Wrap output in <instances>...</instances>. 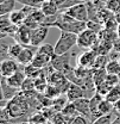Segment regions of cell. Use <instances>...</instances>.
Here are the masks:
<instances>
[{
    "mask_svg": "<svg viewBox=\"0 0 120 124\" xmlns=\"http://www.w3.org/2000/svg\"><path fill=\"white\" fill-rule=\"evenodd\" d=\"M51 28H57L61 31H67V32H71V33L78 35L83 30L87 29V22L77 20V19L68 16L64 12H61L57 20L52 24Z\"/></svg>",
    "mask_w": 120,
    "mask_h": 124,
    "instance_id": "obj_1",
    "label": "cell"
},
{
    "mask_svg": "<svg viewBox=\"0 0 120 124\" xmlns=\"http://www.w3.org/2000/svg\"><path fill=\"white\" fill-rule=\"evenodd\" d=\"M29 101L26 99L25 95H23V93L17 94L14 98L10 99L7 101V105L5 106L10 118H18L20 116H24L29 112Z\"/></svg>",
    "mask_w": 120,
    "mask_h": 124,
    "instance_id": "obj_2",
    "label": "cell"
},
{
    "mask_svg": "<svg viewBox=\"0 0 120 124\" xmlns=\"http://www.w3.org/2000/svg\"><path fill=\"white\" fill-rule=\"evenodd\" d=\"M75 46H77V35L67 32V31H61L60 38L55 43V54L56 55H63L69 53Z\"/></svg>",
    "mask_w": 120,
    "mask_h": 124,
    "instance_id": "obj_3",
    "label": "cell"
},
{
    "mask_svg": "<svg viewBox=\"0 0 120 124\" xmlns=\"http://www.w3.org/2000/svg\"><path fill=\"white\" fill-rule=\"evenodd\" d=\"M99 42V33L95 31L86 29L77 35V46L82 49H93V46Z\"/></svg>",
    "mask_w": 120,
    "mask_h": 124,
    "instance_id": "obj_4",
    "label": "cell"
},
{
    "mask_svg": "<svg viewBox=\"0 0 120 124\" xmlns=\"http://www.w3.org/2000/svg\"><path fill=\"white\" fill-rule=\"evenodd\" d=\"M70 62V54L67 53V54H63V55H56L55 57H52V60L50 62V66L55 69V70H58L62 72L63 74H68L73 70V68L70 67L69 64Z\"/></svg>",
    "mask_w": 120,
    "mask_h": 124,
    "instance_id": "obj_5",
    "label": "cell"
},
{
    "mask_svg": "<svg viewBox=\"0 0 120 124\" xmlns=\"http://www.w3.org/2000/svg\"><path fill=\"white\" fill-rule=\"evenodd\" d=\"M64 13H67L68 16L75 18L77 20L81 22H88L89 20V13H88V6L85 2H78L74 5L73 7L68 8L67 11H64Z\"/></svg>",
    "mask_w": 120,
    "mask_h": 124,
    "instance_id": "obj_6",
    "label": "cell"
},
{
    "mask_svg": "<svg viewBox=\"0 0 120 124\" xmlns=\"http://www.w3.org/2000/svg\"><path fill=\"white\" fill-rule=\"evenodd\" d=\"M96 57H98V54L93 49H86L77 56L76 63H77V66H81V67H85L88 69H93L95 66Z\"/></svg>",
    "mask_w": 120,
    "mask_h": 124,
    "instance_id": "obj_7",
    "label": "cell"
},
{
    "mask_svg": "<svg viewBox=\"0 0 120 124\" xmlns=\"http://www.w3.org/2000/svg\"><path fill=\"white\" fill-rule=\"evenodd\" d=\"M49 26L45 25H39L36 29H32L31 31V46H39L44 43L45 38L48 37L49 33Z\"/></svg>",
    "mask_w": 120,
    "mask_h": 124,
    "instance_id": "obj_8",
    "label": "cell"
},
{
    "mask_svg": "<svg viewBox=\"0 0 120 124\" xmlns=\"http://www.w3.org/2000/svg\"><path fill=\"white\" fill-rule=\"evenodd\" d=\"M18 69H19V62L17 61L15 59L7 57V59H5V60L1 61V64H0L1 77H4V78L11 77L12 74H14Z\"/></svg>",
    "mask_w": 120,
    "mask_h": 124,
    "instance_id": "obj_9",
    "label": "cell"
},
{
    "mask_svg": "<svg viewBox=\"0 0 120 124\" xmlns=\"http://www.w3.org/2000/svg\"><path fill=\"white\" fill-rule=\"evenodd\" d=\"M31 31L32 29L28 28L25 24H23L18 28L13 38L23 46H31Z\"/></svg>",
    "mask_w": 120,
    "mask_h": 124,
    "instance_id": "obj_10",
    "label": "cell"
},
{
    "mask_svg": "<svg viewBox=\"0 0 120 124\" xmlns=\"http://www.w3.org/2000/svg\"><path fill=\"white\" fill-rule=\"evenodd\" d=\"M37 49H38V46H25L23 49V51L20 53V55L18 56V59H17L19 64H21V66L30 64L32 60H33V57H35V55H36V53H37Z\"/></svg>",
    "mask_w": 120,
    "mask_h": 124,
    "instance_id": "obj_11",
    "label": "cell"
},
{
    "mask_svg": "<svg viewBox=\"0 0 120 124\" xmlns=\"http://www.w3.org/2000/svg\"><path fill=\"white\" fill-rule=\"evenodd\" d=\"M75 105L77 112L81 116H85L86 118H88L89 121H92V113H90V106H89V98H80L75 101H73Z\"/></svg>",
    "mask_w": 120,
    "mask_h": 124,
    "instance_id": "obj_12",
    "label": "cell"
},
{
    "mask_svg": "<svg viewBox=\"0 0 120 124\" xmlns=\"http://www.w3.org/2000/svg\"><path fill=\"white\" fill-rule=\"evenodd\" d=\"M65 97L68 98L69 101H75L77 99L85 97V91L80 85H77L75 82H70V85L65 92Z\"/></svg>",
    "mask_w": 120,
    "mask_h": 124,
    "instance_id": "obj_13",
    "label": "cell"
},
{
    "mask_svg": "<svg viewBox=\"0 0 120 124\" xmlns=\"http://www.w3.org/2000/svg\"><path fill=\"white\" fill-rule=\"evenodd\" d=\"M25 79H26V74H25L24 69H18L14 74H12L11 77L6 78V81H7V84L10 86L20 90L21 86H23V82L25 81Z\"/></svg>",
    "mask_w": 120,
    "mask_h": 124,
    "instance_id": "obj_14",
    "label": "cell"
},
{
    "mask_svg": "<svg viewBox=\"0 0 120 124\" xmlns=\"http://www.w3.org/2000/svg\"><path fill=\"white\" fill-rule=\"evenodd\" d=\"M104 99L102 95H100L99 93H95L92 98H89V106H90V113H92V122H94L96 118L101 117V113H100V103L101 100Z\"/></svg>",
    "mask_w": 120,
    "mask_h": 124,
    "instance_id": "obj_15",
    "label": "cell"
},
{
    "mask_svg": "<svg viewBox=\"0 0 120 124\" xmlns=\"http://www.w3.org/2000/svg\"><path fill=\"white\" fill-rule=\"evenodd\" d=\"M17 94H19V90L10 86L7 84V81H6V78L2 77V82H1V99L10 100V99L14 98Z\"/></svg>",
    "mask_w": 120,
    "mask_h": 124,
    "instance_id": "obj_16",
    "label": "cell"
},
{
    "mask_svg": "<svg viewBox=\"0 0 120 124\" xmlns=\"http://www.w3.org/2000/svg\"><path fill=\"white\" fill-rule=\"evenodd\" d=\"M51 60H52V59L49 57V56H46V55H43V54H41V53H36V55H35L33 60L31 62V64L35 66V67L38 68V69H44L48 66H50Z\"/></svg>",
    "mask_w": 120,
    "mask_h": 124,
    "instance_id": "obj_17",
    "label": "cell"
},
{
    "mask_svg": "<svg viewBox=\"0 0 120 124\" xmlns=\"http://www.w3.org/2000/svg\"><path fill=\"white\" fill-rule=\"evenodd\" d=\"M41 10L43 11V13H44L46 17L60 13L58 7H57V6H56V5H55V4H54L51 0H45L44 2L42 4V6H41Z\"/></svg>",
    "mask_w": 120,
    "mask_h": 124,
    "instance_id": "obj_18",
    "label": "cell"
},
{
    "mask_svg": "<svg viewBox=\"0 0 120 124\" xmlns=\"http://www.w3.org/2000/svg\"><path fill=\"white\" fill-rule=\"evenodd\" d=\"M107 75V70L106 68H93L92 69V77L95 82V86L100 85L101 82H104Z\"/></svg>",
    "mask_w": 120,
    "mask_h": 124,
    "instance_id": "obj_19",
    "label": "cell"
},
{
    "mask_svg": "<svg viewBox=\"0 0 120 124\" xmlns=\"http://www.w3.org/2000/svg\"><path fill=\"white\" fill-rule=\"evenodd\" d=\"M17 0H5L0 2V16L10 15L11 12L14 11V6Z\"/></svg>",
    "mask_w": 120,
    "mask_h": 124,
    "instance_id": "obj_20",
    "label": "cell"
},
{
    "mask_svg": "<svg viewBox=\"0 0 120 124\" xmlns=\"http://www.w3.org/2000/svg\"><path fill=\"white\" fill-rule=\"evenodd\" d=\"M61 113L67 118V121H68L69 118H73V117H75V116H77V115H80V113L77 112V110H76L75 105H74V103H73V101H69L64 108H62Z\"/></svg>",
    "mask_w": 120,
    "mask_h": 124,
    "instance_id": "obj_21",
    "label": "cell"
},
{
    "mask_svg": "<svg viewBox=\"0 0 120 124\" xmlns=\"http://www.w3.org/2000/svg\"><path fill=\"white\" fill-rule=\"evenodd\" d=\"M25 19H26V16L24 15V12L21 10L20 11H13V12L10 13V20L14 25H17V26L23 25L24 22H25Z\"/></svg>",
    "mask_w": 120,
    "mask_h": 124,
    "instance_id": "obj_22",
    "label": "cell"
},
{
    "mask_svg": "<svg viewBox=\"0 0 120 124\" xmlns=\"http://www.w3.org/2000/svg\"><path fill=\"white\" fill-rule=\"evenodd\" d=\"M99 110H100V113L101 116H105V115H109L112 112H114V104L112 101H109L108 99L104 98L100 103V106H99Z\"/></svg>",
    "mask_w": 120,
    "mask_h": 124,
    "instance_id": "obj_23",
    "label": "cell"
},
{
    "mask_svg": "<svg viewBox=\"0 0 120 124\" xmlns=\"http://www.w3.org/2000/svg\"><path fill=\"white\" fill-rule=\"evenodd\" d=\"M25 46H23V44H20L19 42L14 41V42L11 44L10 49H8V56L17 60V59H18V56L20 55V53L23 51V49H24Z\"/></svg>",
    "mask_w": 120,
    "mask_h": 124,
    "instance_id": "obj_24",
    "label": "cell"
},
{
    "mask_svg": "<svg viewBox=\"0 0 120 124\" xmlns=\"http://www.w3.org/2000/svg\"><path fill=\"white\" fill-rule=\"evenodd\" d=\"M37 53H41L43 55H46V56H49L51 59L56 56V54H55V46H52L51 44H49V43H43L42 46H39L38 49H37Z\"/></svg>",
    "mask_w": 120,
    "mask_h": 124,
    "instance_id": "obj_25",
    "label": "cell"
},
{
    "mask_svg": "<svg viewBox=\"0 0 120 124\" xmlns=\"http://www.w3.org/2000/svg\"><path fill=\"white\" fill-rule=\"evenodd\" d=\"M115 117H117V112L114 111V112H112L109 115H105V116H101V117L96 118L93 122V124H113Z\"/></svg>",
    "mask_w": 120,
    "mask_h": 124,
    "instance_id": "obj_26",
    "label": "cell"
},
{
    "mask_svg": "<svg viewBox=\"0 0 120 124\" xmlns=\"http://www.w3.org/2000/svg\"><path fill=\"white\" fill-rule=\"evenodd\" d=\"M106 99H108L109 101H112L113 104H115L120 99V84L112 87V90L109 91V93L106 95Z\"/></svg>",
    "mask_w": 120,
    "mask_h": 124,
    "instance_id": "obj_27",
    "label": "cell"
},
{
    "mask_svg": "<svg viewBox=\"0 0 120 124\" xmlns=\"http://www.w3.org/2000/svg\"><path fill=\"white\" fill-rule=\"evenodd\" d=\"M24 68V72H25V74H26V77L29 78H33V79H36V78L39 77V74L42 73V69H38V68H36L35 66H32V64H28V66H23Z\"/></svg>",
    "mask_w": 120,
    "mask_h": 124,
    "instance_id": "obj_28",
    "label": "cell"
},
{
    "mask_svg": "<svg viewBox=\"0 0 120 124\" xmlns=\"http://www.w3.org/2000/svg\"><path fill=\"white\" fill-rule=\"evenodd\" d=\"M106 70L108 74H118L120 73V63L118 60H111L106 66Z\"/></svg>",
    "mask_w": 120,
    "mask_h": 124,
    "instance_id": "obj_29",
    "label": "cell"
},
{
    "mask_svg": "<svg viewBox=\"0 0 120 124\" xmlns=\"http://www.w3.org/2000/svg\"><path fill=\"white\" fill-rule=\"evenodd\" d=\"M35 86H36V80L33 78L26 77L20 90H21V92H32L35 90Z\"/></svg>",
    "mask_w": 120,
    "mask_h": 124,
    "instance_id": "obj_30",
    "label": "cell"
},
{
    "mask_svg": "<svg viewBox=\"0 0 120 124\" xmlns=\"http://www.w3.org/2000/svg\"><path fill=\"white\" fill-rule=\"evenodd\" d=\"M67 124H93L92 121H89L88 118H86L85 116H81V115H77L73 118H69Z\"/></svg>",
    "mask_w": 120,
    "mask_h": 124,
    "instance_id": "obj_31",
    "label": "cell"
},
{
    "mask_svg": "<svg viewBox=\"0 0 120 124\" xmlns=\"http://www.w3.org/2000/svg\"><path fill=\"white\" fill-rule=\"evenodd\" d=\"M112 90V86L109 84H107L106 81L101 82L100 85L96 86V93H99L100 95H102L104 98H106V95L109 93V91Z\"/></svg>",
    "mask_w": 120,
    "mask_h": 124,
    "instance_id": "obj_32",
    "label": "cell"
},
{
    "mask_svg": "<svg viewBox=\"0 0 120 124\" xmlns=\"http://www.w3.org/2000/svg\"><path fill=\"white\" fill-rule=\"evenodd\" d=\"M109 61H111V59L108 55H98L94 68H106L107 63Z\"/></svg>",
    "mask_w": 120,
    "mask_h": 124,
    "instance_id": "obj_33",
    "label": "cell"
},
{
    "mask_svg": "<svg viewBox=\"0 0 120 124\" xmlns=\"http://www.w3.org/2000/svg\"><path fill=\"white\" fill-rule=\"evenodd\" d=\"M106 8H108L113 13H119L120 12V0H108L106 2Z\"/></svg>",
    "mask_w": 120,
    "mask_h": 124,
    "instance_id": "obj_34",
    "label": "cell"
},
{
    "mask_svg": "<svg viewBox=\"0 0 120 124\" xmlns=\"http://www.w3.org/2000/svg\"><path fill=\"white\" fill-rule=\"evenodd\" d=\"M46 122V118L44 117V115L39 113H35L29 118V123L30 124H44Z\"/></svg>",
    "mask_w": 120,
    "mask_h": 124,
    "instance_id": "obj_35",
    "label": "cell"
},
{
    "mask_svg": "<svg viewBox=\"0 0 120 124\" xmlns=\"http://www.w3.org/2000/svg\"><path fill=\"white\" fill-rule=\"evenodd\" d=\"M105 81L107 84H109L112 87H114V86H117V85L120 84V78L118 74H108V73H107Z\"/></svg>",
    "mask_w": 120,
    "mask_h": 124,
    "instance_id": "obj_36",
    "label": "cell"
},
{
    "mask_svg": "<svg viewBox=\"0 0 120 124\" xmlns=\"http://www.w3.org/2000/svg\"><path fill=\"white\" fill-rule=\"evenodd\" d=\"M45 0H17V2H20L23 5H28V6H32L36 8H41L42 4Z\"/></svg>",
    "mask_w": 120,
    "mask_h": 124,
    "instance_id": "obj_37",
    "label": "cell"
},
{
    "mask_svg": "<svg viewBox=\"0 0 120 124\" xmlns=\"http://www.w3.org/2000/svg\"><path fill=\"white\" fill-rule=\"evenodd\" d=\"M36 10V7H32V6H28V5H24V7L21 8V11L24 12V15L26 16V17H29V16L33 12Z\"/></svg>",
    "mask_w": 120,
    "mask_h": 124,
    "instance_id": "obj_38",
    "label": "cell"
},
{
    "mask_svg": "<svg viewBox=\"0 0 120 124\" xmlns=\"http://www.w3.org/2000/svg\"><path fill=\"white\" fill-rule=\"evenodd\" d=\"M57 7H58V10H60V12L62 11V8H63V6L65 5V2L68 1V0H51Z\"/></svg>",
    "mask_w": 120,
    "mask_h": 124,
    "instance_id": "obj_39",
    "label": "cell"
},
{
    "mask_svg": "<svg viewBox=\"0 0 120 124\" xmlns=\"http://www.w3.org/2000/svg\"><path fill=\"white\" fill-rule=\"evenodd\" d=\"M113 49L114 50H117L118 53H120V38H115L114 39V42H113Z\"/></svg>",
    "mask_w": 120,
    "mask_h": 124,
    "instance_id": "obj_40",
    "label": "cell"
},
{
    "mask_svg": "<svg viewBox=\"0 0 120 124\" xmlns=\"http://www.w3.org/2000/svg\"><path fill=\"white\" fill-rule=\"evenodd\" d=\"M114 111H115L117 113H120V99L114 104Z\"/></svg>",
    "mask_w": 120,
    "mask_h": 124,
    "instance_id": "obj_41",
    "label": "cell"
},
{
    "mask_svg": "<svg viewBox=\"0 0 120 124\" xmlns=\"http://www.w3.org/2000/svg\"><path fill=\"white\" fill-rule=\"evenodd\" d=\"M117 37L120 38V23H119V25H118V29H117Z\"/></svg>",
    "mask_w": 120,
    "mask_h": 124,
    "instance_id": "obj_42",
    "label": "cell"
},
{
    "mask_svg": "<svg viewBox=\"0 0 120 124\" xmlns=\"http://www.w3.org/2000/svg\"><path fill=\"white\" fill-rule=\"evenodd\" d=\"M80 2H85V4H88V2H93L94 0H78Z\"/></svg>",
    "mask_w": 120,
    "mask_h": 124,
    "instance_id": "obj_43",
    "label": "cell"
},
{
    "mask_svg": "<svg viewBox=\"0 0 120 124\" xmlns=\"http://www.w3.org/2000/svg\"><path fill=\"white\" fill-rule=\"evenodd\" d=\"M12 124H30L29 122H19V123H12Z\"/></svg>",
    "mask_w": 120,
    "mask_h": 124,
    "instance_id": "obj_44",
    "label": "cell"
},
{
    "mask_svg": "<svg viewBox=\"0 0 120 124\" xmlns=\"http://www.w3.org/2000/svg\"><path fill=\"white\" fill-rule=\"evenodd\" d=\"M118 61H119V63H120V54H119V56H118Z\"/></svg>",
    "mask_w": 120,
    "mask_h": 124,
    "instance_id": "obj_45",
    "label": "cell"
},
{
    "mask_svg": "<svg viewBox=\"0 0 120 124\" xmlns=\"http://www.w3.org/2000/svg\"><path fill=\"white\" fill-rule=\"evenodd\" d=\"M101 1H104V2H107V1H108V0H101Z\"/></svg>",
    "mask_w": 120,
    "mask_h": 124,
    "instance_id": "obj_46",
    "label": "cell"
},
{
    "mask_svg": "<svg viewBox=\"0 0 120 124\" xmlns=\"http://www.w3.org/2000/svg\"><path fill=\"white\" fill-rule=\"evenodd\" d=\"M2 1H5V0H0V2H2Z\"/></svg>",
    "mask_w": 120,
    "mask_h": 124,
    "instance_id": "obj_47",
    "label": "cell"
}]
</instances>
